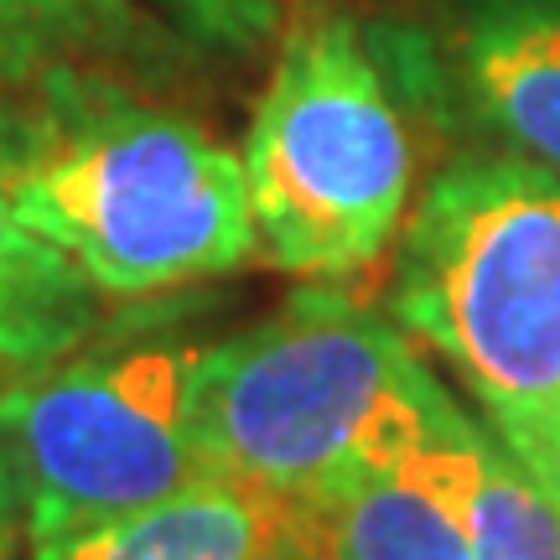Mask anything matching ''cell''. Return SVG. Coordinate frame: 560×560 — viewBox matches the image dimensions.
<instances>
[{
  "mask_svg": "<svg viewBox=\"0 0 560 560\" xmlns=\"http://www.w3.org/2000/svg\"><path fill=\"white\" fill-rule=\"evenodd\" d=\"M0 198L104 301L166 296L260 260L244 156L125 79L32 94Z\"/></svg>",
  "mask_w": 560,
  "mask_h": 560,
  "instance_id": "1",
  "label": "cell"
},
{
  "mask_svg": "<svg viewBox=\"0 0 560 560\" xmlns=\"http://www.w3.org/2000/svg\"><path fill=\"white\" fill-rule=\"evenodd\" d=\"M389 312L436 353L478 420L560 499V177L462 156L410 202Z\"/></svg>",
  "mask_w": 560,
  "mask_h": 560,
  "instance_id": "2",
  "label": "cell"
},
{
  "mask_svg": "<svg viewBox=\"0 0 560 560\" xmlns=\"http://www.w3.org/2000/svg\"><path fill=\"white\" fill-rule=\"evenodd\" d=\"M446 395L395 312L312 280L202 348L192 431L219 478L306 509L425 436Z\"/></svg>",
  "mask_w": 560,
  "mask_h": 560,
  "instance_id": "3",
  "label": "cell"
},
{
  "mask_svg": "<svg viewBox=\"0 0 560 560\" xmlns=\"http://www.w3.org/2000/svg\"><path fill=\"white\" fill-rule=\"evenodd\" d=\"M240 156L265 265L342 285L389 255L416 202V140L359 11H285Z\"/></svg>",
  "mask_w": 560,
  "mask_h": 560,
  "instance_id": "4",
  "label": "cell"
},
{
  "mask_svg": "<svg viewBox=\"0 0 560 560\" xmlns=\"http://www.w3.org/2000/svg\"><path fill=\"white\" fill-rule=\"evenodd\" d=\"M202 348L172 332L89 338L0 384V482L26 540L120 520L219 478L192 431Z\"/></svg>",
  "mask_w": 560,
  "mask_h": 560,
  "instance_id": "5",
  "label": "cell"
},
{
  "mask_svg": "<svg viewBox=\"0 0 560 560\" xmlns=\"http://www.w3.org/2000/svg\"><path fill=\"white\" fill-rule=\"evenodd\" d=\"M467 431L472 416L446 395L420 441L296 509L301 550L312 560H472Z\"/></svg>",
  "mask_w": 560,
  "mask_h": 560,
  "instance_id": "6",
  "label": "cell"
},
{
  "mask_svg": "<svg viewBox=\"0 0 560 560\" xmlns=\"http://www.w3.org/2000/svg\"><path fill=\"white\" fill-rule=\"evenodd\" d=\"M425 37L472 125L560 177V0H431Z\"/></svg>",
  "mask_w": 560,
  "mask_h": 560,
  "instance_id": "7",
  "label": "cell"
},
{
  "mask_svg": "<svg viewBox=\"0 0 560 560\" xmlns=\"http://www.w3.org/2000/svg\"><path fill=\"white\" fill-rule=\"evenodd\" d=\"M296 550V509L234 478H202L151 509L32 540L26 560H291Z\"/></svg>",
  "mask_w": 560,
  "mask_h": 560,
  "instance_id": "8",
  "label": "cell"
},
{
  "mask_svg": "<svg viewBox=\"0 0 560 560\" xmlns=\"http://www.w3.org/2000/svg\"><path fill=\"white\" fill-rule=\"evenodd\" d=\"M182 47L130 0H0V100H32Z\"/></svg>",
  "mask_w": 560,
  "mask_h": 560,
  "instance_id": "9",
  "label": "cell"
},
{
  "mask_svg": "<svg viewBox=\"0 0 560 560\" xmlns=\"http://www.w3.org/2000/svg\"><path fill=\"white\" fill-rule=\"evenodd\" d=\"M104 296L0 198V374H26L100 338Z\"/></svg>",
  "mask_w": 560,
  "mask_h": 560,
  "instance_id": "10",
  "label": "cell"
},
{
  "mask_svg": "<svg viewBox=\"0 0 560 560\" xmlns=\"http://www.w3.org/2000/svg\"><path fill=\"white\" fill-rule=\"evenodd\" d=\"M472 560H560V499L478 416L467 431Z\"/></svg>",
  "mask_w": 560,
  "mask_h": 560,
  "instance_id": "11",
  "label": "cell"
},
{
  "mask_svg": "<svg viewBox=\"0 0 560 560\" xmlns=\"http://www.w3.org/2000/svg\"><path fill=\"white\" fill-rule=\"evenodd\" d=\"M140 16L172 32L182 47L213 58H249L285 26V0H130Z\"/></svg>",
  "mask_w": 560,
  "mask_h": 560,
  "instance_id": "12",
  "label": "cell"
},
{
  "mask_svg": "<svg viewBox=\"0 0 560 560\" xmlns=\"http://www.w3.org/2000/svg\"><path fill=\"white\" fill-rule=\"evenodd\" d=\"M26 556H32V540H26L21 509L11 499V488L0 482V560H26Z\"/></svg>",
  "mask_w": 560,
  "mask_h": 560,
  "instance_id": "13",
  "label": "cell"
},
{
  "mask_svg": "<svg viewBox=\"0 0 560 560\" xmlns=\"http://www.w3.org/2000/svg\"><path fill=\"white\" fill-rule=\"evenodd\" d=\"M21 109H26V100H0V166H5V156H11V145H16Z\"/></svg>",
  "mask_w": 560,
  "mask_h": 560,
  "instance_id": "14",
  "label": "cell"
},
{
  "mask_svg": "<svg viewBox=\"0 0 560 560\" xmlns=\"http://www.w3.org/2000/svg\"><path fill=\"white\" fill-rule=\"evenodd\" d=\"M291 560H312V556H306V550H296V556H291Z\"/></svg>",
  "mask_w": 560,
  "mask_h": 560,
  "instance_id": "15",
  "label": "cell"
}]
</instances>
